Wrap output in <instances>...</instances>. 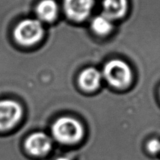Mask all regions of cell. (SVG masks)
<instances>
[{
  "mask_svg": "<svg viewBox=\"0 0 160 160\" xmlns=\"http://www.w3.org/2000/svg\"><path fill=\"white\" fill-rule=\"evenodd\" d=\"M52 133L58 142L72 144L82 139L84 130L78 120L70 117H62L54 122L52 127Z\"/></svg>",
  "mask_w": 160,
  "mask_h": 160,
  "instance_id": "cell-1",
  "label": "cell"
},
{
  "mask_svg": "<svg viewBox=\"0 0 160 160\" xmlns=\"http://www.w3.org/2000/svg\"><path fill=\"white\" fill-rule=\"evenodd\" d=\"M103 75L111 86L124 88L130 83L132 72L130 66L121 60H112L104 65Z\"/></svg>",
  "mask_w": 160,
  "mask_h": 160,
  "instance_id": "cell-2",
  "label": "cell"
},
{
  "mask_svg": "<svg viewBox=\"0 0 160 160\" xmlns=\"http://www.w3.org/2000/svg\"><path fill=\"white\" fill-rule=\"evenodd\" d=\"M43 35V28L39 21L26 19L20 22L13 32L18 43L23 46H32L38 42Z\"/></svg>",
  "mask_w": 160,
  "mask_h": 160,
  "instance_id": "cell-3",
  "label": "cell"
},
{
  "mask_svg": "<svg viewBox=\"0 0 160 160\" xmlns=\"http://www.w3.org/2000/svg\"><path fill=\"white\" fill-rule=\"evenodd\" d=\"M22 116L21 105L13 100H0V132L13 128Z\"/></svg>",
  "mask_w": 160,
  "mask_h": 160,
  "instance_id": "cell-4",
  "label": "cell"
},
{
  "mask_svg": "<svg viewBox=\"0 0 160 160\" xmlns=\"http://www.w3.org/2000/svg\"><path fill=\"white\" fill-rule=\"evenodd\" d=\"M28 152L34 156H42L48 153L52 148L50 137L41 132L32 133L25 141Z\"/></svg>",
  "mask_w": 160,
  "mask_h": 160,
  "instance_id": "cell-5",
  "label": "cell"
},
{
  "mask_svg": "<svg viewBox=\"0 0 160 160\" xmlns=\"http://www.w3.org/2000/svg\"><path fill=\"white\" fill-rule=\"evenodd\" d=\"M93 0H64V10L71 19L82 21L90 15Z\"/></svg>",
  "mask_w": 160,
  "mask_h": 160,
  "instance_id": "cell-6",
  "label": "cell"
},
{
  "mask_svg": "<svg viewBox=\"0 0 160 160\" xmlns=\"http://www.w3.org/2000/svg\"><path fill=\"white\" fill-rule=\"evenodd\" d=\"M101 72L94 68H88L82 72L78 78L80 87L87 91H93L99 87L101 82Z\"/></svg>",
  "mask_w": 160,
  "mask_h": 160,
  "instance_id": "cell-7",
  "label": "cell"
},
{
  "mask_svg": "<svg viewBox=\"0 0 160 160\" xmlns=\"http://www.w3.org/2000/svg\"><path fill=\"white\" fill-rule=\"evenodd\" d=\"M128 7L127 0H104V15L112 21L125 15Z\"/></svg>",
  "mask_w": 160,
  "mask_h": 160,
  "instance_id": "cell-8",
  "label": "cell"
},
{
  "mask_svg": "<svg viewBox=\"0 0 160 160\" xmlns=\"http://www.w3.org/2000/svg\"><path fill=\"white\" fill-rule=\"evenodd\" d=\"M36 13L41 21L51 22L58 16V4L54 0H42L37 7Z\"/></svg>",
  "mask_w": 160,
  "mask_h": 160,
  "instance_id": "cell-9",
  "label": "cell"
},
{
  "mask_svg": "<svg viewBox=\"0 0 160 160\" xmlns=\"http://www.w3.org/2000/svg\"><path fill=\"white\" fill-rule=\"evenodd\" d=\"M91 27L94 32L98 35H107L112 29V21L104 14L98 16L92 21Z\"/></svg>",
  "mask_w": 160,
  "mask_h": 160,
  "instance_id": "cell-10",
  "label": "cell"
},
{
  "mask_svg": "<svg viewBox=\"0 0 160 160\" xmlns=\"http://www.w3.org/2000/svg\"><path fill=\"white\" fill-rule=\"evenodd\" d=\"M148 148L152 153H157L160 152V141L157 139L151 140L148 144Z\"/></svg>",
  "mask_w": 160,
  "mask_h": 160,
  "instance_id": "cell-11",
  "label": "cell"
},
{
  "mask_svg": "<svg viewBox=\"0 0 160 160\" xmlns=\"http://www.w3.org/2000/svg\"><path fill=\"white\" fill-rule=\"evenodd\" d=\"M56 160H70V159L68 158H66V157H60V158H57Z\"/></svg>",
  "mask_w": 160,
  "mask_h": 160,
  "instance_id": "cell-12",
  "label": "cell"
}]
</instances>
